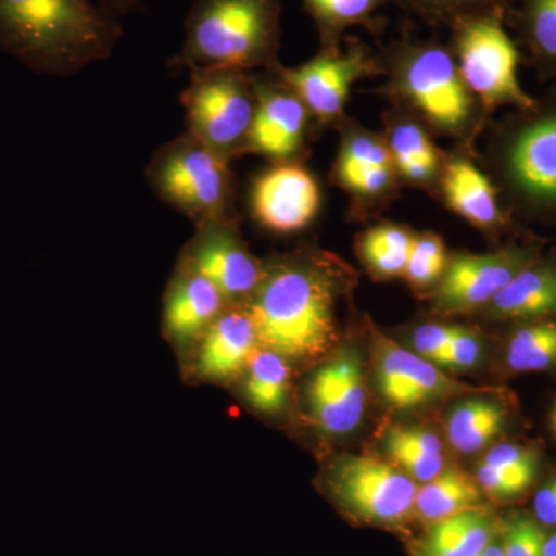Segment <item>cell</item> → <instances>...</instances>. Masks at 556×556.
<instances>
[{
  "label": "cell",
  "instance_id": "1",
  "mask_svg": "<svg viewBox=\"0 0 556 556\" xmlns=\"http://www.w3.org/2000/svg\"><path fill=\"white\" fill-rule=\"evenodd\" d=\"M351 278L325 252H298L263 268L254 294L244 303L260 346L287 361L325 356L338 340V308Z\"/></svg>",
  "mask_w": 556,
  "mask_h": 556
},
{
  "label": "cell",
  "instance_id": "2",
  "mask_svg": "<svg viewBox=\"0 0 556 556\" xmlns=\"http://www.w3.org/2000/svg\"><path fill=\"white\" fill-rule=\"evenodd\" d=\"M123 33L93 0H0V49L40 75L108 60Z\"/></svg>",
  "mask_w": 556,
  "mask_h": 556
},
{
  "label": "cell",
  "instance_id": "3",
  "mask_svg": "<svg viewBox=\"0 0 556 556\" xmlns=\"http://www.w3.org/2000/svg\"><path fill=\"white\" fill-rule=\"evenodd\" d=\"M481 159L514 219L556 226V84L535 104L490 121Z\"/></svg>",
  "mask_w": 556,
  "mask_h": 556
},
{
  "label": "cell",
  "instance_id": "4",
  "mask_svg": "<svg viewBox=\"0 0 556 556\" xmlns=\"http://www.w3.org/2000/svg\"><path fill=\"white\" fill-rule=\"evenodd\" d=\"M386 93L433 135L475 148L492 115L468 90L450 46L408 31L380 49Z\"/></svg>",
  "mask_w": 556,
  "mask_h": 556
},
{
  "label": "cell",
  "instance_id": "5",
  "mask_svg": "<svg viewBox=\"0 0 556 556\" xmlns=\"http://www.w3.org/2000/svg\"><path fill=\"white\" fill-rule=\"evenodd\" d=\"M280 0H193L185 42L172 68L232 67L254 72L280 65Z\"/></svg>",
  "mask_w": 556,
  "mask_h": 556
},
{
  "label": "cell",
  "instance_id": "6",
  "mask_svg": "<svg viewBox=\"0 0 556 556\" xmlns=\"http://www.w3.org/2000/svg\"><path fill=\"white\" fill-rule=\"evenodd\" d=\"M229 164L186 130L156 150L146 177L160 200L195 225L237 222L236 181Z\"/></svg>",
  "mask_w": 556,
  "mask_h": 556
},
{
  "label": "cell",
  "instance_id": "7",
  "mask_svg": "<svg viewBox=\"0 0 556 556\" xmlns=\"http://www.w3.org/2000/svg\"><path fill=\"white\" fill-rule=\"evenodd\" d=\"M181 104L188 123L186 130L219 159L230 163L249 153L257 109L252 72L232 67L192 70Z\"/></svg>",
  "mask_w": 556,
  "mask_h": 556
},
{
  "label": "cell",
  "instance_id": "8",
  "mask_svg": "<svg viewBox=\"0 0 556 556\" xmlns=\"http://www.w3.org/2000/svg\"><path fill=\"white\" fill-rule=\"evenodd\" d=\"M450 49L468 90L489 115L496 110L527 109L535 104L519 79L522 53L497 14L468 17L450 28Z\"/></svg>",
  "mask_w": 556,
  "mask_h": 556
},
{
  "label": "cell",
  "instance_id": "9",
  "mask_svg": "<svg viewBox=\"0 0 556 556\" xmlns=\"http://www.w3.org/2000/svg\"><path fill=\"white\" fill-rule=\"evenodd\" d=\"M278 78L294 91L320 126H339L345 116L351 89L358 80L382 75L378 53L358 38L338 46L320 47L316 56L299 67L274 68Z\"/></svg>",
  "mask_w": 556,
  "mask_h": 556
},
{
  "label": "cell",
  "instance_id": "10",
  "mask_svg": "<svg viewBox=\"0 0 556 556\" xmlns=\"http://www.w3.org/2000/svg\"><path fill=\"white\" fill-rule=\"evenodd\" d=\"M329 490L346 514L367 525L399 526L413 514L417 482L394 464L364 455L340 456Z\"/></svg>",
  "mask_w": 556,
  "mask_h": 556
},
{
  "label": "cell",
  "instance_id": "11",
  "mask_svg": "<svg viewBox=\"0 0 556 556\" xmlns=\"http://www.w3.org/2000/svg\"><path fill=\"white\" fill-rule=\"evenodd\" d=\"M535 244L508 243L484 254H457L437 287L433 300L445 314L485 309L504 288L540 257Z\"/></svg>",
  "mask_w": 556,
  "mask_h": 556
},
{
  "label": "cell",
  "instance_id": "12",
  "mask_svg": "<svg viewBox=\"0 0 556 556\" xmlns=\"http://www.w3.org/2000/svg\"><path fill=\"white\" fill-rule=\"evenodd\" d=\"M181 263L207 278L233 306H243L254 294L265 268L241 240L237 222L230 219L197 225Z\"/></svg>",
  "mask_w": 556,
  "mask_h": 556
},
{
  "label": "cell",
  "instance_id": "13",
  "mask_svg": "<svg viewBox=\"0 0 556 556\" xmlns=\"http://www.w3.org/2000/svg\"><path fill=\"white\" fill-rule=\"evenodd\" d=\"M339 129L340 146L332 169L336 185L351 197L356 211L386 207L401 186L386 139L346 118Z\"/></svg>",
  "mask_w": 556,
  "mask_h": 556
},
{
  "label": "cell",
  "instance_id": "14",
  "mask_svg": "<svg viewBox=\"0 0 556 556\" xmlns=\"http://www.w3.org/2000/svg\"><path fill=\"white\" fill-rule=\"evenodd\" d=\"M372 339L379 390L393 408L412 409L442 399L490 391L450 378L438 365L378 331L372 332Z\"/></svg>",
  "mask_w": 556,
  "mask_h": 556
},
{
  "label": "cell",
  "instance_id": "15",
  "mask_svg": "<svg viewBox=\"0 0 556 556\" xmlns=\"http://www.w3.org/2000/svg\"><path fill=\"white\" fill-rule=\"evenodd\" d=\"M367 390L361 354L343 346L314 372L308 386L313 422L328 437H346L365 415Z\"/></svg>",
  "mask_w": 556,
  "mask_h": 556
},
{
  "label": "cell",
  "instance_id": "16",
  "mask_svg": "<svg viewBox=\"0 0 556 556\" xmlns=\"http://www.w3.org/2000/svg\"><path fill=\"white\" fill-rule=\"evenodd\" d=\"M252 212L260 225L274 233L300 232L308 228L321 206L316 177L298 163H276L254 181Z\"/></svg>",
  "mask_w": 556,
  "mask_h": 556
},
{
  "label": "cell",
  "instance_id": "17",
  "mask_svg": "<svg viewBox=\"0 0 556 556\" xmlns=\"http://www.w3.org/2000/svg\"><path fill=\"white\" fill-rule=\"evenodd\" d=\"M273 78L255 76L257 109L252 123L249 153H258L274 163L298 161L305 149L311 123L308 109L274 70Z\"/></svg>",
  "mask_w": 556,
  "mask_h": 556
},
{
  "label": "cell",
  "instance_id": "18",
  "mask_svg": "<svg viewBox=\"0 0 556 556\" xmlns=\"http://www.w3.org/2000/svg\"><path fill=\"white\" fill-rule=\"evenodd\" d=\"M438 192L448 208L482 232L500 233L515 222L492 179L466 153L447 155Z\"/></svg>",
  "mask_w": 556,
  "mask_h": 556
},
{
  "label": "cell",
  "instance_id": "19",
  "mask_svg": "<svg viewBox=\"0 0 556 556\" xmlns=\"http://www.w3.org/2000/svg\"><path fill=\"white\" fill-rule=\"evenodd\" d=\"M382 137L401 185L438 192L447 155L438 148L433 134L415 116L394 108L386 115Z\"/></svg>",
  "mask_w": 556,
  "mask_h": 556
},
{
  "label": "cell",
  "instance_id": "20",
  "mask_svg": "<svg viewBox=\"0 0 556 556\" xmlns=\"http://www.w3.org/2000/svg\"><path fill=\"white\" fill-rule=\"evenodd\" d=\"M197 371L212 382H226L247 369L260 343L243 306L229 305L199 340Z\"/></svg>",
  "mask_w": 556,
  "mask_h": 556
},
{
  "label": "cell",
  "instance_id": "21",
  "mask_svg": "<svg viewBox=\"0 0 556 556\" xmlns=\"http://www.w3.org/2000/svg\"><path fill=\"white\" fill-rule=\"evenodd\" d=\"M229 303L207 278L185 263L170 281L164 303V327L181 345L199 342Z\"/></svg>",
  "mask_w": 556,
  "mask_h": 556
},
{
  "label": "cell",
  "instance_id": "22",
  "mask_svg": "<svg viewBox=\"0 0 556 556\" xmlns=\"http://www.w3.org/2000/svg\"><path fill=\"white\" fill-rule=\"evenodd\" d=\"M485 313L521 324L556 318V257L533 260L489 303Z\"/></svg>",
  "mask_w": 556,
  "mask_h": 556
},
{
  "label": "cell",
  "instance_id": "23",
  "mask_svg": "<svg viewBox=\"0 0 556 556\" xmlns=\"http://www.w3.org/2000/svg\"><path fill=\"white\" fill-rule=\"evenodd\" d=\"M522 60L544 80H556V0H515L506 17Z\"/></svg>",
  "mask_w": 556,
  "mask_h": 556
},
{
  "label": "cell",
  "instance_id": "24",
  "mask_svg": "<svg viewBox=\"0 0 556 556\" xmlns=\"http://www.w3.org/2000/svg\"><path fill=\"white\" fill-rule=\"evenodd\" d=\"M496 522L481 507L433 522L420 541V556H479L495 541Z\"/></svg>",
  "mask_w": 556,
  "mask_h": 556
},
{
  "label": "cell",
  "instance_id": "25",
  "mask_svg": "<svg viewBox=\"0 0 556 556\" xmlns=\"http://www.w3.org/2000/svg\"><path fill=\"white\" fill-rule=\"evenodd\" d=\"M481 495L477 478L460 468H450L417 489L413 511L422 521L433 525L460 511L479 508Z\"/></svg>",
  "mask_w": 556,
  "mask_h": 556
},
{
  "label": "cell",
  "instance_id": "26",
  "mask_svg": "<svg viewBox=\"0 0 556 556\" xmlns=\"http://www.w3.org/2000/svg\"><path fill=\"white\" fill-rule=\"evenodd\" d=\"M393 0H303L306 13L316 25L320 47L338 46L345 33L364 27L372 35L382 30L379 10Z\"/></svg>",
  "mask_w": 556,
  "mask_h": 556
},
{
  "label": "cell",
  "instance_id": "27",
  "mask_svg": "<svg viewBox=\"0 0 556 556\" xmlns=\"http://www.w3.org/2000/svg\"><path fill=\"white\" fill-rule=\"evenodd\" d=\"M507 422L503 405L484 397H470L460 402L448 416L447 437L459 453L481 452L500 437Z\"/></svg>",
  "mask_w": 556,
  "mask_h": 556
},
{
  "label": "cell",
  "instance_id": "28",
  "mask_svg": "<svg viewBox=\"0 0 556 556\" xmlns=\"http://www.w3.org/2000/svg\"><path fill=\"white\" fill-rule=\"evenodd\" d=\"M244 371V396L252 407L266 415H277L287 408L291 383L287 358L260 346Z\"/></svg>",
  "mask_w": 556,
  "mask_h": 556
},
{
  "label": "cell",
  "instance_id": "29",
  "mask_svg": "<svg viewBox=\"0 0 556 556\" xmlns=\"http://www.w3.org/2000/svg\"><path fill=\"white\" fill-rule=\"evenodd\" d=\"M415 233L404 226L382 223L362 233L357 249L369 273L379 278L404 277Z\"/></svg>",
  "mask_w": 556,
  "mask_h": 556
},
{
  "label": "cell",
  "instance_id": "30",
  "mask_svg": "<svg viewBox=\"0 0 556 556\" xmlns=\"http://www.w3.org/2000/svg\"><path fill=\"white\" fill-rule=\"evenodd\" d=\"M506 364L515 372H541L556 367V318L522 321L508 339Z\"/></svg>",
  "mask_w": 556,
  "mask_h": 556
},
{
  "label": "cell",
  "instance_id": "31",
  "mask_svg": "<svg viewBox=\"0 0 556 556\" xmlns=\"http://www.w3.org/2000/svg\"><path fill=\"white\" fill-rule=\"evenodd\" d=\"M515 0H393L397 9L428 27L452 28L468 17L497 14L506 20Z\"/></svg>",
  "mask_w": 556,
  "mask_h": 556
},
{
  "label": "cell",
  "instance_id": "32",
  "mask_svg": "<svg viewBox=\"0 0 556 556\" xmlns=\"http://www.w3.org/2000/svg\"><path fill=\"white\" fill-rule=\"evenodd\" d=\"M448 255L444 240L434 232L415 233L404 277L417 291L434 288L444 276Z\"/></svg>",
  "mask_w": 556,
  "mask_h": 556
},
{
  "label": "cell",
  "instance_id": "33",
  "mask_svg": "<svg viewBox=\"0 0 556 556\" xmlns=\"http://www.w3.org/2000/svg\"><path fill=\"white\" fill-rule=\"evenodd\" d=\"M482 463L496 468L507 477L518 479L527 486L532 485L538 471V457L530 448L517 444H500L490 448Z\"/></svg>",
  "mask_w": 556,
  "mask_h": 556
},
{
  "label": "cell",
  "instance_id": "34",
  "mask_svg": "<svg viewBox=\"0 0 556 556\" xmlns=\"http://www.w3.org/2000/svg\"><path fill=\"white\" fill-rule=\"evenodd\" d=\"M503 535L504 556H543L546 535L540 525L526 515L508 519Z\"/></svg>",
  "mask_w": 556,
  "mask_h": 556
},
{
  "label": "cell",
  "instance_id": "35",
  "mask_svg": "<svg viewBox=\"0 0 556 556\" xmlns=\"http://www.w3.org/2000/svg\"><path fill=\"white\" fill-rule=\"evenodd\" d=\"M386 450L394 466L420 484H426L444 470V456L427 455L390 439H386Z\"/></svg>",
  "mask_w": 556,
  "mask_h": 556
},
{
  "label": "cell",
  "instance_id": "36",
  "mask_svg": "<svg viewBox=\"0 0 556 556\" xmlns=\"http://www.w3.org/2000/svg\"><path fill=\"white\" fill-rule=\"evenodd\" d=\"M453 332H455V327H452V325H419L412 334L413 351L419 354L420 357L430 361L431 364L445 368Z\"/></svg>",
  "mask_w": 556,
  "mask_h": 556
},
{
  "label": "cell",
  "instance_id": "37",
  "mask_svg": "<svg viewBox=\"0 0 556 556\" xmlns=\"http://www.w3.org/2000/svg\"><path fill=\"white\" fill-rule=\"evenodd\" d=\"M484 356V343L471 329L455 327L452 342L447 350L445 368L471 369L481 364Z\"/></svg>",
  "mask_w": 556,
  "mask_h": 556
},
{
  "label": "cell",
  "instance_id": "38",
  "mask_svg": "<svg viewBox=\"0 0 556 556\" xmlns=\"http://www.w3.org/2000/svg\"><path fill=\"white\" fill-rule=\"evenodd\" d=\"M386 439L407 445L417 452L427 453V455L444 456L441 439L433 431L424 430V428L393 427L388 431Z\"/></svg>",
  "mask_w": 556,
  "mask_h": 556
},
{
  "label": "cell",
  "instance_id": "39",
  "mask_svg": "<svg viewBox=\"0 0 556 556\" xmlns=\"http://www.w3.org/2000/svg\"><path fill=\"white\" fill-rule=\"evenodd\" d=\"M533 510L540 525L556 527V475L538 490Z\"/></svg>",
  "mask_w": 556,
  "mask_h": 556
},
{
  "label": "cell",
  "instance_id": "40",
  "mask_svg": "<svg viewBox=\"0 0 556 556\" xmlns=\"http://www.w3.org/2000/svg\"><path fill=\"white\" fill-rule=\"evenodd\" d=\"M97 2L104 13L119 20L121 16H126V14L137 10L141 0H97Z\"/></svg>",
  "mask_w": 556,
  "mask_h": 556
},
{
  "label": "cell",
  "instance_id": "41",
  "mask_svg": "<svg viewBox=\"0 0 556 556\" xmlns=\"http://www.w3.org/2000/svg\"><path fill=\"white\" fill-rule=\"evenodd\" d=\"M543 556H556V532L554 535L546 536V541H544Z\"/></svg>",
  "mask_w": 556,
  "mask_h": 556
},
{
  "label": "cell",
  "instance_id": "42",
  "mask_svg": "<svg viewBox=\"0 0 556 556\" xmlns=\"http://www.w3.org/2000/svg\"><path fill=\"white\" fill-rule=\"evenodd\" d=\"M554 427H555V431H556V409H555V413H554Z\"/></svg>",
  "mask_w": 556,
  "mask_h": 556
}]
</instances>
